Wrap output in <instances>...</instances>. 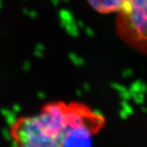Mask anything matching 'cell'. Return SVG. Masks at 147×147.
<instances>
[{
    "label": "cell",
    "mask_w": 147,
    "mask_h": 147,
    "mask_svg": "<svg viewBox=\"0 0 147 147\" xmlns=\"http://www.w3.org/2000/svg\"><path fill=\"white\" fill-rule=\"evenodd\" d=\"M74 104L52 102L30 115L11 121L9 136L16 147H63Z\"/></svg>",
    "instance_id": "6da1fadb"
},
{
    "label": "cell",
    "mask_w": 147,
    "mask_h": 147,
    "mask_svg": "<svg viewBox=\"0 0 147 147\" xmlns=\"http://www.w3.org/2000/svg\"><path fill=\"white\" fill-rule=\"evenodd\" d=\"M115 30L126 45L147 56V0H125L116 14Z\"/></svg>",
    "instance_id": "7a4b0ae2"
},
{
    "label": "cell",
    "mask_w": 147,
    "mask_h": 147,
    "mask_svg": "<svg viewBox=\"0 0 147 147\" xmlns=\"http://www.w3.org/2000/svg\"><path fill=\"white\" fill-rule=\"evenodd\" d=\"M88 2L99 13L117 14L123 7L125 0H88Z\"/></svg>",
    "instance_id": "3957f363"
},
{
    "label": "cell",
    "mask_w": 147,
    "mask_h": 147,
    "mask_svg": "<svg viewBox=\"0 0 147 147\" xmlns=\"http://www.w3.org/2000/svg\"><path fill=\"white\" fill-rule=\"evenodd\" d=\"M59 17H60V24L62 28H64L67 24L74 22L73 16L68 10L61 9L59 11Z\"/></svg>",
    "instance_id": "277c9868"
},
{
    "label": "cell",
    "mask_w": 147,
    "mask_h": 147,
    "mask_svg": "<svg viewBox=\"0 0 147 147\" xmlns=\"http://www.w3.org/2000/svg\"><path fill=\"white\" fill-rule=\"evenodd\" d=\"M64 29L66 30V32L68 33L69 35L71 36H76L78 34V30H77V27L75 26V24L72 22V23H69L67 24L64 27Z\"/></svg>",
    "instance_id": "5b68a950"
},
{
    "label": "cell",
    "mask_w": 147,
    "mask_h": 147,
    "mask_svg": "<svg viewBox=\"0 0 147 147\" xmlns=\"http://www.w3.org/2000/svg\"><path fill=\"white\" fill-rule=\"evenodd\" d=\"M22 12H23L26 16H29V17H30L32 19H35V18H37L38 16V12H37L36 11L30 10V9H27V8H24V9L22 10Z\"/></svg>",
    "instance_id": "8992f818"
},
{
    "label": "cell",
    "mask_w": 147,
    "mask_h": 147,
    "mask_svg": "<svg viewBox=\"0 0 147 147\" xmlns=\"http://www.w3.org/2000/svg\"><path fill=\"white\" fill-rule=\"evenodd\" d=\"M22 69L25 72H29L31 69V63L29 61H26L22 65Z\"/></svg>",
    "instance_id": "52a82bcc"
},
{
    "label": "cell",
    "mask_w": 147,
    "mask_h": 147,
    "mask_svg": "<svg viewBox=\"0 0 147 147\" xmlns=\"http://www.w3.org/2000/svg\"><path fill=\"white\" fill-rule=\"evenodd\" d=\"M34 57H36L38 58H42L44 56V52H41L39 50L34 49Z\"/></svg>",
    "instance_id": "ba28073f"
},
{
    "label": "cell",
    "mask_w": 147,
    "mask_h": 147,
    "mask_svg": "<svg viewBox=\"0 0 147 147\" xmlns=\"http://www.w3.org/2000/svg\"><path fill=\"white\" fill-rule=\"evenodd\" d=\"M34 49L39 50V51H41V52H45L46 47H45V46H44V44H42V43H41V42H38V43H37L36 45H35Z\"/></svg>",
    "instance_id": "9c48e42d"
},
{
    "label": "cell",
    "mask_w": 147,
    "mask_h": 147,
    "mask_svg": "<svg viewBox=\"0 0 147 147\" xmlns=\"http://www.w3.org/2000/svg\"><path fill=\"white\" fill-rule=\"evenodd\" d=\"M52 1V3H53L54 5H57L58 3L61 2V1H64V2H66L67 0H51Z\"/></svg>",
    "instance_id": "30bf717a"
},
{
    "label": "cell",
    "mask_w": 147,
    "mask_h": 147,
    "mask_svg": "<svg viewBox=\"0 0 147 147\" xmlns=\"http://www.w3.org/2000/svg\"><path fill=\"white\" fill-rule=\"evenodd\" d=\"M2 8H3V3H0V10H1Z\"/></svg>",
    "instance_id": "8fae6325"
},
{
    "label": "cell",
    "mask_w": 147,
    "mask_h": 147,
    "mask_svg": "<svg viewBox=\"0 0 147 147\" xmlns=\"http://www.w3.org/2000/svg\"><path fill=\"white\" fill-rule=\"evenodd\" d=\"M0 3H2V0H0Z\"/></svg>",
    "instance_id": "7c38bea8"
}]
</instances>
